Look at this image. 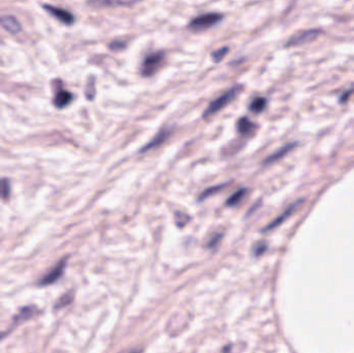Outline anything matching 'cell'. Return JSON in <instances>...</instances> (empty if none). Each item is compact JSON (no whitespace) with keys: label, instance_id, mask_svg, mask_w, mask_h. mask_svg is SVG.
Returning <instances> with one entry per match:
<instances>
[{"label":"cell","instance_id":"cell-1","mask_svg":"<svg viewBox=\"0 0 354 353\" xmlns=\"http://www.w3.org/2000/svg\"><path fill=\"white\" fill-rule=\"evenodd\" d=\"M241 89H242V86L239 84L231 87L230 89H228L225 93L217 97L215 100H213L210 104V105H208V107L205 109L203 113V117L208 118L213 116L214 114L218 113L219 111H221L226 105H228L229 103H231L239 94Z\"/></svg>","mask_w":354,"mask_h":353},{"label":"cell","instance_id":"cell-2","mask_svg":"<svg viewBox=\"0 0 354 353\" xmlns=\"http://www.w3.org/2000/svg\"><path fill=\"white\" fill-rule=\"evenodd\" d=\"M166 54L163 51L151 52L144 57L141 65V75L143 77L154 76L163 66Z\"/></svg>","mask_w":354,"mask_h":353},{"label":"cell","instance_id":"cell-3","mask_svg":"<svg viewBox=\"0 0 354 353\" xmlns=\"http://www.w3.org/2000/svg\"><path fill=\"white\" fill-rule=\"evenodd\" d=\"M223 19V15L219 13H207L204 15H200L189 23V28L195 31L205 30L207 28H211L221 22Z\"/></svg>","mask_w":354,"mask_h":353},{"label":"cell","instance_id":"cell-4","mask_svg":"<svg viewBox=\"0 0 354 353\" xmlns=\"http://www.w3.org/2000/svg\"><path fill=\"white\" fill-rule=\"evenodd\" d=\"M171 133H172V130L168 129V128H164V129L160 130L158 132V134L146 145H145V146H143L140 149V153H146L148 150H151V149H155V148L161 146V145L170 137Z\"/></svg>","mask_w":354,"mask_h":353},{"label":"cell","instance_id":"cell-5","mask_svg":"<svg viewBox=\"0 0 354 353\" xmlns=\"http://www.w3.org/2000/svg\"><path fill=\"white\" fill-rule=\"evenodd\" d=\"M66 264H67V260H61L51 272H49L43 279L40 280L39 285L41 286H47L50 284H53L54 282H56L61 276L64 274V271L66 268Z\"/></svg>","mask_w":354,"mask_h":353},{"label":"cell","instance_id":"cell-6","mask_svg":"<svg viewBox=\"0 0 354 353\" xmlns=\"http://www.w3.org/2000/svg\"><path fill=\"white\" fill-rule=\"evenodd\" d=\"M319 33H320V30H316V29H310V30L299 32V33L291 37L287 41L286 46H296V45L304 44V43H306V41L312 40V39H314L315 37H317V35Z\"/></svg>","mask_w":354,"mask_h":353},{"label":"cell","instance_id":"cell-7","mask_svg":"<svg viewBox=\"0 0 354 353\" xmlns=\"http://www.w3.org/2000/svg\"><path fill=\"white\" fill-rule=\"evenodd\" d=\"M45 9L51 15H53L56 19H58L60 22L65 23V24H68V25H71V24L74 23L75 18L73 16V14L70 13L69 11L64 10V9H60V8H54V7H51V6H45Z\"/></svg>","mask_w":354,"mask_h":353},{"label":"cell","instance_id":"cell-8","mask_svg":"<svg viewBox=\"0 0 354 353\" xmlns=\"http://www.w3.org/2000/svg\"><path fill=\"white\" fill-rule=\"evenodd\" d=\"M301 202H302V200H298V201H296L295 203H293L292 205H290V206L288 207V209H287L282 215H280L275 221H273L269 225H267L263 231H268V230L275 229L276 227H278L279 225H281L287 218H289L291 215H292V213L295 211L296 207H297Z\"/></svg>","mask_w":354,"mask_h":353},{"label":"cell","instance_id":"cell-9","mask_svg":"<svg viewBox=\"0 0 354 353\" xmlns=\"http://www.w3.org/2000/svg\"><path fill=\"white\" fill-rule=\"evenodd\" d=\"M0 25H2L6 30L13 34H17L18 32L21 31L22 27L19 21L14 18L13 16H4L0 17Z\"/></svg>","mask_w":354,"mask_h":353},{"label":"cell","instance_id":"cell-10","mask_svg":"<svg viewBox=\"0 0 354 353\" xmlns=\"http://www.w3.org/2000/svg\"><path fill=\"white\" fill-rule=\"evenodd\" d=\"M73 100V94L65 89H58L55 92L53 103L57 108H65Z\"/></svg>","mask_w":354,"mask_h":353},{"label":"cell","instance_id":"cell-11","mask_svg":"<svg viewBox=\"0 0 354 353\" xmlns=\"http://www.w3.org/2000/svg\"><path fill=\"white\" fill-rule=\"evenodd\" d=\"M256 130V124L247 117H241L237 121V131L242 135H249Z\"/></svg>","mask_w":354,"mask_h":353},{"label":"cell","instance_id":"cell-12","mask_svg":"<svg viewBox=\"0 0 354 353\" xmlns=\"http://www.w3.org/2000/svg\"><path fill=\"white\" fill-rule=\"evenodd\" d=\"M296 145V143H289V144H286L285 146L281 147L280 149H278L276 153H274L273 155H270L265 161H264V164H272V163H275L276 161L280 160L281 158H283L285 155H287L291 149H292L294 146Z\"/></svg>","mask_w":354,"mask_h":353},{"label":"cell","instance_id":"cell-13","mask_svg":"<svg viewBox=\"0 0 354 353\" xmlns=\"http://www.w3.org/2000/svg\"><path fill=\"white\" fill-rule=\"evenodd\" d=\"M266 105H267L266 98L262 97V96H258V97L254 98L251 102V104H249L248 110L253 113H260L265 109Z\"/></svg>","mask_w":354,"mask_h":353},{"label":"cell","instance_id":"cell-14","mask_svg":"<svg viewBox=\"0 0 354 353\" xmlns=\"http://www.w3.org/2000/svg\"><path fill=\"white\" fill-rule=\"evenodd\" d=\"M246 194H247V189H244V188L239 189L228 198V200L226 201V204L228 206H235L238 203H240V201L246 196Z\"/></svg>","mask_w":354,"mask_h":353},{"label":"cell","instance_id":"cell-15","mask_svg":"<svg viewBox=\"0 0 354 353\" xmlns=\"http://www.w3.org/2000/svg\"><path fill=\"white\" fill-rule=\"evenodd\" d=\"M227 185V183H223V184H218V185H215V186H212V188H208L206 189L205 191H203V193L199 196V201H202V200H205L206 198L208 197H211L219 192H221L225 186Z\"/></svg>","mask_w":354,"mask_h":353},{"label":"cell","instance_id":"cell-16","mask_svg":"<svg viewBox=\"0 0 354 353\" xmlns=\"http://www.w3.org/2000/svg\"><path fill=\"white\" fill-rule=\"evenodd\" d=\"M10 196V183L7 179H0V198L8 199Z\"/></svg>","mask_w":354,"mask_h":353},{"label":"cell","instance_id":"cell-17","mask_svg":"<svg viewBox=\"0 0 354 353\" xmlns=\"http://www.w3.org/2000/svg\"><path fill=\"white\" fill-rule=\"evenodd\" d=\"M175 221H176V225L177 226L182 227V226H184L187 222L190 221V217L187 216V215H185V214H183V213L178 212V213L175 214Z\"/></svg>","mask_w":354,"mask_h":353},{"label":"cell","instance_id":"cell-18","mask_svg":"<svg viewBox=\"0 0 354 353\" xmlns=\"http://www.w3.org/2000/svg\"><path fill=\"white\" fill-rule=\"evenodd\" d=\"M228 50H229L228 47H223V48H220V49L216 50L215 52H213L212 56H213L214 60H215L216 62L221 61V60L225 57V55L228 53Z\"/></svg>","mask_w":354,"mask_h":353},{"label":"cell","instance_id":"cell-19","mask_svg":"<svg viewBox=\"0 0 354 353\" xmlns=\"http://www.w3.org/2000/svg\"><path fill=\"white\" fill-rule=\"evenodd\" d=\"M72 299H73L72 295L66 294V295H64V296H62V297L58 300V302H57V305H56L55 308H62V307H65V306L71 304Z\"/></svg>","mask_w":354,"mask_h":353},{"label":"cell","instance_id":"cell-20","mask_svg":"<svg viewBox=\"0 0 354 353\" xmlns=\"http://www.w3.org/2000/svg\"><path fill=\"white\" fill-rule=\"evenodd\" d=\"M126 43L122 40H115V41H112V43L109 45V48L113 51H116V50H120V49H123L124 47H126Z\"/></svg>","mask_w":354,"mask_h":353},{"label":"cell","instance_id":"cell-21","mask_svg":"<svg viewBox=\"0 0 354 353\" xmlns=\"http://www.w3.org/2000/svg\"><path fill=\"white\" fill-rule=\"evenodd\" d=\"M89 90H91V94L93 96V94H94V84H93V82H89L88 83V87L86 88V94L89 92Z\"/></svg>","mask_w":354,"mask_h":353},{"label":"cell","instance_id":"cell-22","mask_svg":"<svg viewBox=\"0 0 354 353\" xmlns=\"http://www.w3.org/2000/svg\"><path fill=\"white\" fill-rule=\"evenodd\" d=\"M6 335H7V334H0V340H2L3 338H5Z\"/></svg>","mask_w":354,"mask_h":353},{"label":"cell","instance_id":"cell-23","mask_svg":"<svg viewBox=\"0 0 354 353\" xmlns=\"http://www.w3.org/2000/svg\"><path fill=\"white\" fill-rule=\"evenodd\" d=\"M133 353H136V352H133Z\"/></svg>","mask_w":354,"mask_h":353}]
</instances>
